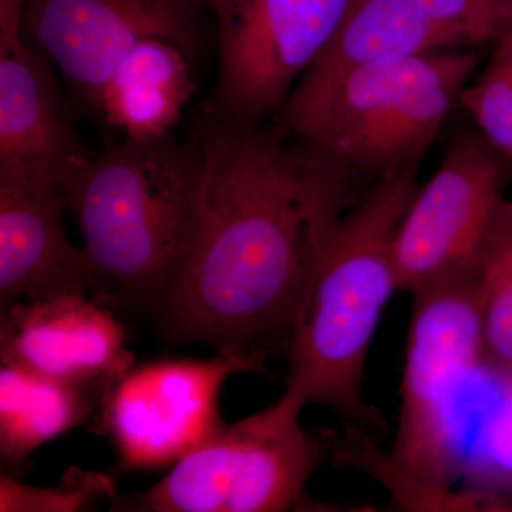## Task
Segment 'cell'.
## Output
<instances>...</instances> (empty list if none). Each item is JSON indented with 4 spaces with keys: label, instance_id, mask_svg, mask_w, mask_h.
<instances>
[{
    "label": "cell",
    "instance_id": "obj_17",
    "mask_svg": "<svg viewBox=\"0 0 512 512\" xmlns=\"http://www.w3.org/2000/svg\"><path fill=\"white\" fill-rule=\"evenodd\" d=\"M478 285L485 366L495 377L512 376V201L507 198L485 239Z\"/></svg>",
    "mask_w": 512,
    "mask_h": 512
},
{
    "label": "cell",
    "instance_id": "obj_10",
    "mask_svg": "<svg viewBox=\"0 0 512 512\" xmlns=\"http://www.w3.org/2000/svg\"><path fill=\"white\" fill-rule=\"evenodd\" d=\"M205 9V0H25L23 33L101 117L107 84L144 40L170 43L198 62Z\"/></svg>",
    "mask_w": 512,
    "mask_h": 512
},
{
    "label": "cell",
    "instance_id": "obj_13",
    "mask_svg": "<svg viewBox=\"0 0 512 512\" xmlns=\"http://www.w3.org/2000/svg\"><path fill=\"white\" fill-rule=\"evenodd\" d=\"M25 0H0V168L46 171L64 183L89 161L52 60L23 33Z\"/></svg>",
    "mask_w": 512,
    "mask_h": 512
},
{
    "label": "cell",
    "instance_id": "obj_3",
    "mask_svg": "<svg viewBox=\"0 0 512 512\" xmlns=\"http://www.w3.org/2000/svg\"><path fill=\"white\" fill-rule=\"evenodd\" d=\"M101 292L161 312L201 222L204 156L170 133L127 137L62 184Z\"/></svg>",
    "mask_w": 512,
    "mask_h": 512
},
{
    "label": "cell",
    "instance_id": "obj_19",
    "mask_svg": "<svg viewBox=\"0 0 512 512\" xmlns=\"http://www.w3.org/2000/svg\"><path fill=\"white\" fill-rule=\"evenodd\" d=\"M493 49L484 69L467 84L461 106L474 127L512 158V28Z\"/></svg>",
    "mask_w": 512,
    "mask_h": 512
},
{
    "label": "cell",
    "instance_id": "obj_2",
    "mask_svg": "<svg viewBox=\"0 0 512 512\" xmlns=\"http://www.w3.org/2000/svg\"><path fill=\"white\" fill-rule=\"evenodd\" d=\"M420 164L384 177L333 231L311 276L289 336L284 396L302 409L328 407L349 429L382 433L386 424L363 399L376 330L400 289L394 239Z\"/></svg>",
    "mask_w": 512,
    "mask_h": 512
},
{
    "label": "cell",
    "instance_id": "obj_6",
    "mask_svg": "<svg viewBox=\"0 0 512 512\" xmlns=\"http://www.w3.org/2000/svg\"><path fill=\"white\" fill-rule=\"evenodd\" d=\"M301 406L278 402L224 424L156 485L116 497L114 511L282 512L306 510L309 477L329 457L328 437L301 424Z\"/></svg>",
    "mask_w": 512,
    "mask_h": 512
},
{
    "label": "cell",
    "instance_id": "obj_9",
    "mask_svg": "<svg viewBox=\"0 0 512 512\" xmlns=\"http://www.w3.org/2000/svg\"><path fill=\"white\" fill-rule=\"evenodd\" d=\"M264 357L163 359L133 366L101 394L97 430L124 471L174 466L224 421L220 396L232 376L264 372Z\"/></svg>",
    "mask_w": 512,
    "mask_h": 512
},
{
    "label": "cell",
    "instance_id": "obj_16",
    "mask_svg": "<svg viewBox=\"0 0 512 512\" xmlns=\"http://www.w3.org/2000/svg\"><path fill=\"white\" fill-rule=\"evenodd\" d=\"M101 392L49 379L23 367H0V458L19 468L43 444L80 426L96 407Z\"/></svg>",
    "mask_w": 512,
    "mask_h": 512
},
{
    "label": "cell",
    "instance_id": "obj_11",
    "mask_svg": "<svg viewBox=\"0 0 512 512\" xmlns=\"http://www.w3.org/2000/svg\"><path fill=\"white\" fill-rule=\"evenodd\" d=\"M512 28V0H353L338 35L299 83L392 56L478 52Z\"/></svg>",
    "mask_w": 512,
    "mask_h": 512
},
{
    "label": "cell",
    "instance_id": "obj_15",
    "mask_svg": "<svg viewBox=\"0 0 512 512\" xmlns=\"http://www.w3.org/2000/svg\"><path fill=\"white\" fill-rule=\"evenodd\" d=\"M191 66L178 47L144 40L107 84L101 117L126 131L127 137L170 133L194 90Z\"/></svg>",
    "mask_w": 512,
    "mask_h": 512
},
{
    "label": "cell",
    "instance_id": "obj_18",
    "mask_svg": "<svg viewBox=\"0 0 512 512\" xmlns=\"http://www.w3.org/2000/svg\"><path fill=\"white\" fill-rule=\"evenodd\" d=\"M497 379L500 396L467 443L461 481L467 490L512 495V376Z\"/></svg>",
    "mask_w": 512,
    "mask_h": 512
},
{
    "label": "cell",
    "instance_id": "obj_20",
    "mask_svg": "<svg viewBox=\"0 0 512 512\" xmlns=\"http://www.w3.org/2000/svg\"><path fill=\"white\" fill-rule=\"evenodd\" d=\"M116 485L107 474L72 468L56 487L37 488L9 476L0 478L2 512H77L116 498Z\"/></svg>",
    "mask_w": 512,
    "mask_h": 512
},
{
    "label": "cell",
    "instance_id": "obj_8",
    "mask_svg": "<svg viewBox=\"0 0 512 512\" xmlns=\"http://www.w3.org/2000/svg\"><path fill=\"white\" fill-rule=\"evenodd\" d=\"M511 183V157L476 127L454 134L397 229L400 289L414 295L477 279L485 239Z\"/></svg>",
    "mask_w": 512,
    "mask_h": 512
},
{
    "label": "cell",
    "instance_id": "obj_12",
    "mask_svg": "<svg viewBox=\"0 0 512 512\" xmlns=\"http://www.w3.org/2000/svg\"><path fill=\"white\" fill-rule=\"evenodd\" d=\"M62 183L28 168H0V309L101 291L86 249L67 237Z\"/></svg>",
    "mask_w": 512,
    "mask_h": 512
},
{
    "label": "cell",
    "instance_id": "obj_5",
    "mask_svg": "<svg viewBox=\"0 0 512 512\" xmlns=\"http://www.w3.org/2000/svg\"><path fill=\"white\" fill-rule=\"evenodd\" d=\"M480 66L478 52L392 56L298 83L286 133L370 181L421 164Z\"/></svg>",
    "mask_w": 512,
    "mask_h": 512
},
{
    "label": "cell",
    "instance_id": "obj_7",
    "mask_svg": "<svg viewBox=\"0 0 512 512\" xmlns=\"http://www.w3.org/2000/svg\"><path fill=\"white\" fill-rule=\"evenodd\" d=\"M353 0H205L217 25L218 76L204 116L256 126L278 116L338 35Z\"/></svg>",
    "mask_w": 512,
    "mask_h": 512
},
{
    "label": "cell",
    "instance_id": "obj_4",
    "mask_svg": "<svg viewBox=\"0 0 512 512\" xmlns=\"http://www.w3.org/2000/svg\"><path fill=\"white\" fill-rule=\"evenodd\" d=\"M402 407L392 453L366 433L340 440L336 461L363 467L409 510H454L463 478L468 393L487 375L478 278L414 293Z\"/></svg>",
    "mask_w": 512,
    "mask_h": 512
},
{
    "label": "cell",
    "instance_id": "obj_14",
    "mask_svg": "<svg viewBox=\"0 0 512 512\" xmlns=\"http://www.w3.org/2000/svg\"><path fill=\"white\" fill-rule=\"evenodd\" d=\"M0 357L101 394L134 366L119 320L80 293L0 309Z\"/></svg>",
    "mask_w": 512,
    "mask_h": 512
},
{
    "label": "cell",
    "instance_id": "obj_1",
    "mask_svg": "<svg viewBox=\"0 0 512 512\" xmlns=\"http://www.w3.org/2000/svg\"><path fill=\"white\" fill-rule=\"evenodd\" d=\"M201 222L183 274L160 312L165 336L222 356L288 345L320 256L375 181L313 153L272 126L204 116Z\"/></svg>",
    "mask_w": 512,
    "mask_h": 512
}]
</instances>
